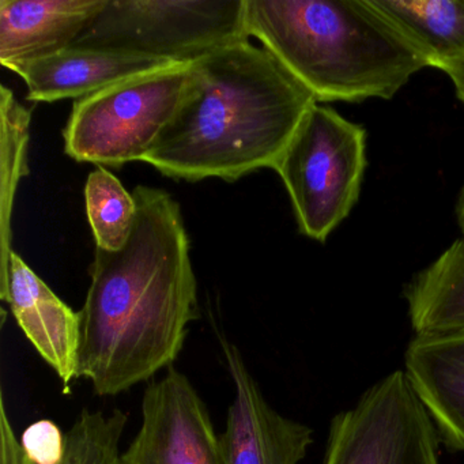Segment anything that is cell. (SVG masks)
Masks as SVG:
<instances>
[{
    "label": "cell",
    "instance_id": "1",
    "mask_svg": "<svg viewBox=\"0 0 464 464\" xmlns=\"http://www.w3.org/2000/svg\"><path fill=\"white\" fill-rule=\"evenodd\" d=\"M129 238L96 249L81 309L78 379L94 393L118 396L173 366L189 323L198 319V284L180 205L164 189L138 186Z\"/></svg>",
    "mask_w": 464,
    "mask_h": 464
},
{
    "label": "cell",
    "instance_id": "2",
    "mask_svg": "<svg viewBox=\"0 0 464 464\" xmlns=\"http://www.w3.org/2000/svg\"><path fill=\"white\" fill-rule=\"evenodd\" d=\"M314 104L268 51L233 43L192 62L180 108L142 162L187 181L274 169Z\"/></svg>",
    "mask_w": 464,
    "mask_h": 464
},
{
    "label": "cell",
    "instance_id": "3",
    "mask_svg": "<svg viewBox=\"0 0 464 464\" xmlns=\"http://www.w3.org/2000/svg\"><path fill=\"white\" fill-rule=\"evenodd\" d=\"M246 29L317 104L391 100L430 69L373 0H246Z\"/></svg>",
    "mask_w": 464,
    "mask_h": 464
},
{
    "label": "cell",
    "instance_id": "4",
    "mask_svg": "<svg viewBox=\"0 0 464 464\" xmlns=\"http://www.w3.org/2000/svg\"><path fill=\"white\" fill-rule=\"evenodd\" d=\"M366 165V130L316 102L274 167L304 236L324 243L347 218Z\"/></svg>",
    "mask_w": 464,
    "mask_h": 464
},
{
    "label": "cell",
    "instance_id": "5",
    "mask_svg": "<svg viewBox=\"0 0 464 464\" xmlns=\"http://www.w3.org/2000/svg\"><path fill=\"white\" fill-rule=\"evenodd\" d=\"M191 63H172L77 100L63 131L78 162L121 168L143 157L175 118L191 81Z\"/></svg>",
    "mask_w": 464,
    "mask_h": 464
},
{
    "label": "cell",
    "instance_id": "6",
    "mask_svg": "<svg viewBox=\"0 0 464 464\" xmlns=\"http://www.w3.org/2000/svg\"><path fill=\"white\" fill-rule=\"evenodd\" d=\"M243 40L246 0H108L72 47L191 63Z\"/></svg>",
    "mask_w": 464,
    "mask_h": 464
},
{
    "label": "cell",
    "instance_id": "7",
    "mask_svg": "<svg viewBox=\"0 0 464 464\" xmlns=\"http://www.w3.org/2000/svg\"><path fill=\"white\" fill-rule=\"evenodd\" d=\"M439 436L404 371L331 420L322 464H440Z\"/></svg>",
    "mask_w": 464,
    "mask_h": 464
},
{
    "label": "cell",
    "instance_id": "8",
    "mask_svg": "<svg viewBox=\"0 0 464 464\" xmlns=\"http://www.w3.org/2000/svg\"><path fill=\"white\" fill-rule=\"evenodd\" d=\"M121 464H227L208 406L175 366L146 387L142 423Z\"/></svg>",
    "mask_w": 464,
    "mask_h": 464
},
{
    "label": "cell",
    "instance_id": "9",
    "mask_svg": "<svg viewBox=\"0 0 464 464\" xmlns=\"http://www.w3.org/2000/svg\"><path fill=\"white\" fill-rule=\"evenodd\" d=\"M235 398L221 434L227 464H300L314 442L305 423L285 417L263 395L240 349L219 338Z\"/></svg>",
    "mask_w": 464,
    "mask_h": 464
},
{
    "label": "cell",
    "instance_id": "10",
    "mask_svg": "<svg viewBox=\"0 0 464 464\" xmlns=\"http://www.w3.org/2000/svg\"><path fill=\"white\" fill-rule=\"evenodd\" d=\"M0 273V298L9 304L24 335L69 392L72 380L78 379L80 312L58 297L15 252Z\"/></svg>",
    "mask_w": 464,
    "mask_h": 464
},
{
    "label": "cell",
    "instance_id": "11",
    "mask_svg": "<svg viewBox=\"0 0 464 464\" xmlns=\"http://www.w3.org/2000/svg\"><path fill=\"white\" fill-rule=\"evenodd\" d=\"M172 62L124 51L69 47L7 67L28 88L29 102H55L91 96L108 86Z\"/></svg>",
    "mask_w": 464,
    "mask_h": 464
},
{
    "label": "cell",
    "instance_id": "12",
    "mask_svg": "<svg viewBox=\"0 0 464 464\" xmlns=\"http://www.w3.org/2000/svg\"><path fill=\"white\" fill-rule=\"evenodd\" d=\"M404 368L440 441L453 452H464V331L415 336L404 354Z\"/></svg>",
    "mask_w": 464,
    "mask_h": 464
},
{
    "label": "cell",
    "instance_id": "13",
    "mask_svg": "<svg viewBox=\"0 0 464 464\" xmlns=\"http://www.w3.org/2000/svg\"><path fill=\"white\" fill-rule=\"evenodd\" d=\"M108 0H0V64L72 47Z\"/></svg>",
    "mask_w": 464,
    "mask_h": 464
},
{
    "label": "cell",
    "instance_id": "14",
    "mask_svg": "<svg viewBox=\"0 0 464 464\" xmlns=\"http://www.w3.org/2000/svg\"><path fill=\"white\" fill-rule=\"evenodd\" d=\"M415 336L464 331V238L450 244L404 289Z\"/></svg>",
    "mask_w": 464,
    "mask_h": 464
},
{
    "label": "cell",
    "instance_id": "15",
    "mask_svg": "<svg viewBox=\"0 0 464 464\" xmlns=\"http://www.w3.org/2000/svg\"><path fill=\"white\" fill-rule=\"evenodd\" d=\"M418 45L430 69L464 59V0H373Z\"/></svg>",
    "mask_w": 464,
    "mask_h": 464
},
{
    "label": "cell",
    "instance_id": "16",
    "mask_svg": "<svg viewBox=\"0 0 464 464\" xmlns=\"http://www.w3.org/2000/svg\"><path fill=\"white\" fill-rule=\"evenodd\" d=\"M2 115V268L9 263L12 249V214L20 181L28 175V143L32 111L24 107L14 92L0 86Z\"/></svg>",
    "mask_w": 464,
    "mask_h": 464
},
{
    "label": "cell",
    "instance_id": "17",
    "mask_svg": "<svg viewBox=\"0 0 464 464\" xmlns=\"http://www.w3.org/2000/svg\"><path fill=\"white\" fill-rule=\"evenodd\" d=\"M85 205L97 248H121L131 232L137 206L132 194L108 168L97 167L89 175Z\"/></svg>",
    "mask_w": 464,
    "mask_h": 464
},
{
    "label": "cell",
    "instance_id": "18",
    "mask_svg": "<svg viewBox=\"0 0 464 464\" xmlns=\"http://www.w3.org/2000/svg\"><path fill=\"white\" fill-rule=\"evenodd\" d=\"M127 414L83 409L66 433V455L62 464H121V440Z\"/></svg>",
    "mask_w": 464,
    "mask_h": 464
},
{
    "label": "cell",
    "instance_id": "19",
    "mask_svg": "<svg viewBox=\"0 0 464 464\" xmlns=\"http://www.w3.org/2000/svg\"><path fill=\"white\" fill-rule=\"evenodd\" d=\"M20 441L34 464H62L66 455V434L51 420L31 423Z\"/></svg>",
    "mask_w": 464,
    "mask_h": 464
},
{
    "label": "cell",
    "instance_id": "20",
    "mask_svg": "<svg viewBox=\"0 0 464 464\" xmlns=\"http://www.w3.org/2000/svg\"><path fill=\"white\" fill-rule=\"evenodd\" d=\"M0 440H2V464H34L26 455L7 412L5 393H0Z\"/></svg>",
    "mask_w": 464,
    "mask_h": 464
},
{
    "label": "cell",
    "instance_id": "21",
    "mask_svg": "<svg viewBox=\"0 0 464 464\" xmlns=\"http://www.w3.org/2000/svg\"><path fill=\"white\" fill-rule=\"evenodd\" d=\"M440 72H444V74L450 78L459 102L464 105V59L463 61L444 64V66L440 69Z\"/></svg>",
    "mask_w": 464,
    "mask_h": 464
},
{
    "label": "cell",
    "instance_id": "22",
    "mask_svg": "<svg viewBox=\"0 0 464 464\" xmlns=\"http://www.w3.org/2000/svg\"><path fill=\"white\" fill-rule=\"evenodd\" d=\"M456 218H458L459 227L461 230V237L464 238V183L459 194L458 205H456Z\"/></svg>",
    "mask_w": 464,
    "mask_h": 464
}]
</instances>
